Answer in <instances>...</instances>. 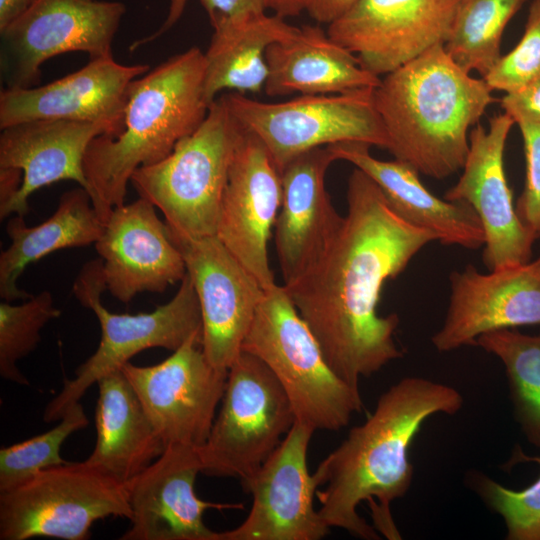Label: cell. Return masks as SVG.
Segmentation results:
<instances>
[{"label":"cell","instance_id":"6da1fadb","mask_svg":"<svg viewBox=\"0 0 540 540\" xmlns=\"http://www.w3.org/2000/svg\"><path fill=\"white\" fill-rule=\"evenodd\" d=\"M436 236L402 219L379 187L355 168L347 184V212L313 264L284 285L317 339L326 361L359 388L402 356L394 334L396 314L381 316L386 281L396 278Z\"/></svg>","mask_w":540,"mask_h":540},{"label":"cell","instance_id":"7a4b0ae2","mask_svg":"<svg viewBox=\"0 0 540 540\" xmlns=\"http://www.w3.org/2000/svg\"><path fill=\"white\" fill-rule=\"evenodd\" d=\"M463 397L454 387L422 377H405L378 399L373 413L353 427L314 474L320 486L318 513L328 527L353 536L400 539L391 503L409 490L413 466L410 445L426 419L455 414Z\"/></svg>","mask_w":540,"mask_h":540},{"label":"cell","instance_id":"3957f363","mask_svg":"<svg viewBox=\"0 0 540 540\" xmlns=\"http://www.w3.org/2000/svg\"><path fill=\"white\" fill-rule=\"evenodd\" d=\"M483 78L458 66L444 45L381 78L373 101L387 150L419 174L444 179L462 170L469 132L496 101Z\"/></svg>","mask_w":540,"mask_h":540},{"label":"cell","instance_id":"277c9868","mask_svg":"<svg viewBox=\"0 0 540 540\" xmlns=\"http://www.w3.org/2000/svg\"><path fill=\"white\" fill-rule=\"evenodd\" d=\"M205 56L198 47L176 54L129 86L123 128L100 134L87 147L83 170L103 223L124 204L133 172L166 158L204 121Z\"/></svg>","mask_w":540,"mask_h":540},{"label":"cell","instance_id":"5b68a950","mask_svg":"<svg viewBox=\"0 0 540 540\" xmlns=\"http://www.w3.org/2000/svg\"><path fill=\"white\" fill-rule=\"evenodd\" d=\"M242 350L271 370L296 421L314 430L337 431L361 411L359 388L349 385L329 366L284 285L275 283L265 289Z\"/></svg>","mask_w":540,"mask_h":540},{"label":"cell","instance_id":"8992f818","mask_svg":"<svg viewBox=\"0 0 540 540\" xmlns=\"http://www.w3.org/2000/svg\"><path fill=\"white\" fill-rule=\"evenodd\" d=\"M243 127L224 94L209 106L201 125L161 161L142 166L130 182L158 208L165 223L189 237L216 235L229 169Z\"/></svg>","mask_w":540,"mask_h":540},{"label":"cell","instance_id":"52a82bcc","mask_svg":"<svg viewBox=\"0 0 540 540\" xmlns=\"http://www.w3.org/2000/svg\"><path fill=\"white\" fill-rule=\"evenodd\" d=\"M106 290L102 259L85 263L73 284L79 303L96 315L101 337L96 351L65 379L61 391L46 405L43 420L59 421L68 408L80 401L87 390L103 376L121 369L136 354L160 347L175 351L190 337L202 334L199 300L188 274L175 296L152 312L118 314L101 302Z\"/></svg>","mask_w":540,"mask_h":540},{"label":"cell","instance_id":"ba28073f","mask_svg":"<svg viewBox=\"0 0 540 540\" xmlns=\"http://www.w3.org/2000/svg\"><path fill=\"white\" fill-rule=\"evenodd\" d=\"M131 516L127 483L82 462L44 469L0 492V539L86 540L93 524Z\"/></svg>","mask_w":540,"mask_h":540},{"label":"cell","instance_id":"9c48e42d","mask_svg":"<svg viewBox=\"0 0 540 540\" xmlns=\"http://www.w3.org/2000/svg\"><path fill=\"white\" fill-rule=\"evenodd\" d=\"M296 418L271 370L241 350L228 369L224 393L206 442L198 447L202 473L251 477L279 446Z\"/></svg>","mask_w":540,"mask_h":540},{"label":"cell","instance_id":"30bf717a","mask_svg":"<svg viewBox=\"0 0 540 540\" xmlns=\"http://www.w3.org/2000/svg\"><path fill=\"white\" fill-rule=\"evenodd\" d=\"M373 90L301 95L282 102L258 101L238 92L223 94L236 120L263 143L281 172L296 156L340 142H363L387 150Z\"/></svg>","mask_w":540,"mask_h":540},{"label":"cell","instance_id":"8fae6325","mask_svg":"<svg viewBox=\"0 0 540 540\" xmlns=\"http://www.w3.org/2000/svg\"><path fill=\"white\" fill-rule=\"evenodd\" d=\"M125 4L104 0H37L0 31V76L4 88L39 85L41 65L52 57L85 52L112 56V42Z\"/></svg>","mask_w":540,"mask_h":540},{"label":"cell","instance_id":"7c38bea8","mask_svg":"<svg viewBox=\"0 0 540 540\" xmlns=\"http://www.w3.org/2000/svg\"><path fill=\"white\" fill-rule=\"evenodd\" d=\"M121 371L135 390L165 447H201L212 428L228 371L216 369L202 350V334L190 337L162 362Z\"/></svg>","mask_w":540,"mask_h":540},{"label":"cell","instance_id":"4fadbf2b","mask_svg":"<svg viewBox=\"0 0 540 540\" xmlns=\"http://www.w3.org/2000/svg\"><path fill=\"white\" fill-rule=\"evenodd\" d=\"M314 429L295 421L261 467L241 482L252 505L236 528L217 532L216 540H319L330 531L314 509L320 487L307 467Z\"/></svg>","mask_w":540,"mask_h":540},{"label":"cell","instance_id":"5bb4252c","mask_svg":"<svg viewBox=\"0 0 540 540\" xmlns=\"http://www.w3.org/2000/svg\"><path fill=\"white\" fill-rule=\"evenodd\" d=\"M167 228L199 300L202 350L216 369L228 371L242 350L265 288L216 235L189 237Z\"/></svg>","mask_w":540,"mask_h":540},{"label":"cell","instance_id":"9a60e30c","mask_svg":"<svg viewBox=\"0 0 540 540\" xmlns=\"http://www.w3.org/2000/svg\"><path fill=\"white\" fill-rule=\"evenodd\" d=\"M459 0H357L327 34L381 77L447 41Z\"/></svg>","mask_w":540,"mask_h":540},{"label":"cell","instance_id":"2e32d148","mask_svg":"<svg viewBox=\"0 0 540 540\" xmlns=\"http://www.w3.org/2000/svg\"><path fill=\"white\" fill-rule=\"evenodd\" d=\"M513 119L506 113L476 124L469 133V151L457 183L446 200L469 205L482 224L483 263L495 270L530 261L536 240L517 215L508 186L504 151Z\"/></svg>","mask_w":540,"mask_h":540},{"label":"cell","instance_id":"e0dca14e","mask_svg":"<svg viewBox=\"0 0 540 540\" xmlns=\"http://www.w3.org/2000/svg\"><path fill=\"white\" fill-rule=\"evenodd\" d=\"M281 202L279 169L263 143L243 128L229 169L216 236L265 289L275 284L268 241Z\"/></svg>","mask_w":540,"mask_h":540},{"label":"cell","instance_id":"ac0fdd59","mask_svg":"<svg viewBox=\"0 0 540 540\" xmlns=\"http://www.w3.org/2000/svg\"><path fill=\"white\" fill-rule=\"evenodd\" d=\"M450 286L444 322L432 336L439 352L475 345L488 332L540 325V255L488 273L468 265L452 272Z\"/></svg>","mask_w":540,"mask_h":540},{"label":"cell","instance_id":"d6986e66","mask_svg":"<svg viewBox=\"0 0 540 540\" xmlns=\"http://www.w3.org/2000/svg\"><path fill=\"white\" fill-rule=\"evenodd\" d=\"M202 473L198 447L167 445L159 457L127 482L131 516L121 540H216L203 520L207 509H240L242 504L200 499L194 490Z\"/></svg>","mask_w":540,"mask_h":540},{"label":"cell","instance_id":"ffe728a7","mask_svg":"<svg viewBox=\"0 0 540 540\" xmlns=\"http://www.w3.org/2000/svg\"><path fill=\"white\" fill-rule=\"evenodd\" d=\"M149 70L147 64L123 65L106 57L90 59L78 71L43 86L2 88L0 129L32 120H68L105 123L117 135L129 86Z\"/></svg>","mask_w":540,"mask_h":540},{"label":"cell","instance_id":"44dd1931","mask_svg":"<svg viewBox=\"0 0 540 540\" xmlns=\"http://www.w3.org/2000/svg\"><path fill=\"white\" fill-rule=\"evenodd\" d=\"M155 208L142 197L113 208L95 243L106 290L124 304L142 292L162 293L187 274L183 256Z\"/></svg>","mask_w":540,"mask_h":540},{"label":"cell","instance_id":"7402d4cb","mask_svg":"<svg viewBox=\"0 0 540 540\" xmlns=\"http://www.w3.org/2000/svg\"><path fill=\"white\" fill-rule=\"evenodd\" d=\"M334 161L329 146L318 147L296 156L280 172L282 202L274 241L283 285L294 282L313 264L343 220L325 184Z\"/></svg>","mask_w":540,"mask_h":540},{"label":"cell","instance_id":"603a6c76","mask_svg":"<svg viewBox=\"0 0 540 540\" xmlns=\"http://www.w3.org/2000/svg\"><path fill=\"white\" fill-rule=\"evenodd\" d=\"M100 134L115 135L105 123L68 120H32L0 129V168L23 173L16 196L0 209V218L25 216L28 199L42 187L72 180L89 193L83 170L90 142Z\"/></svg>","mask_w":540,"mask_h":540},{"label":"cell","instance_id":"cb8c5ba5","mask_svg":"<svg viewBox=\"0 0 540 540\" xmlns=\"http://www.w3.org/2000/svg\"><path fill=\"white\" fill-rule=\"evenodd\" d=\"M336 160L351 163L379 187L391 208L408 223L433 233L444 245L475 250L483 247L485 233L474 210L432 194L407 163L379 160L371 145L347 141L329 145Z\"/></svg>","mask_w":540,"mask_h":540},{"label":"cell","instance_id":"d4e9b609","mask_svg":"<svg viewBox=\"0 0 540 540\" xmlns=\"http://www.w3.org/2000/svg\"><path fill=\"white\" fill-rule=\"evenodd\" d=\"M266 64L264 91L270 97L347 93L374 89L381 81L319 26L299 27L292 38L270 45Z\"/></svg>","mask_w":540,"mask_h":540},{"label":"cell","instance_id":"484cf974","mask_svg":"<svg viewBox=\"0 0 540 540\" xmlns=\"http://www.w3.org/2000/svg\"><path fill=\"white\" fill-rule=\"evenodd\" d=\"M96 384V443L86 461L127 483L159 457L165 445L121 369Z\"/></svg>","mask_w":540,"mask_h":540},{"label":"cell","instance_id":"4316f807","mask_svg":"<svg viewBox=\"0 0 540 540\" xmlns=\"http://www.w3.org/2000/svg\"><path fill=\"white\" fill-rule=\"evenodd\" d=\"M103 228L90 194L81 186L64 192L55 212L36 226H27L24 216L13 215L6 224L11 243L0 254L1 298L8 302L31 298L17 286L29 264L57 250L95 244Z\"/></svg>","mask_w":540,"mask_h":540},{"label":"cell","instance_id":"83f0119b","mask_svg":"<svg viewBox=\"0 0 540 540\" xmlns=\"http://www.w3.org/2000/svg\"><path fill=\"white\" fill-rule=\"evenodd\" d=\"M213 30L204 52V96L209 106L225 90L241 94L264 90L268 47L292 38L299 27L263 13L219 23Z\"/></svg>","mask_w":540,"mask_h":540},{"label":"cell","instance_id":"f1b7e54d","mask_svg":"<svg viewBox=\"0 0 540 540\" xmlns=\"http://www.w3.org/2000/svg\"><path fill=\"white\" fill-rule=\"evenodd\" d=\"M526 0H459L444 48L463 70L482 78L501 58L504 30Z\"/></svg>","mask_w":540,"mask_h":540},{"label":"cell","instance_id":"f546056e","mask_svg":"<svg viewBox=\"0 0 540 540\" xmlns=\"http://www.w3.org/2000/svg\"><path fill=\"white\" fill-rule=\"evenodd\" d=\"M475 345L505 366L515 418L527 440L540 447V334L496 330L479 336Z\"/></svg>","mask_w":540,"mask_h":540},{"label":"cell","instance_id":"4dcf8cb0","mask_svg":"<svg viewBox=\"0 0 540 540\" xmlns=\"http://www.w3.org/2000/svg\"><path fill=\"white\" fill-rule=\"evenodd\" d=\"M89 419L82 404L71 405L53 428L0 449V492L10 490L40 471L66 461L60 451L73 433L87 427Z\"/></svg>","mask_w":540,"mask_h":540},{"label":"cell","instance_id":"1f68e13d","mask_svg":"<svg viewBox=\"0 0 540 540\" xmlns=\"http://www.w3.org/2000/svg\"><path fill=\"white\" fill-rule=\"evenodd\" d=\"M60 315L53 295L47 290L19 305L5 300L0 303V375L3 379L19 385L30 384L17 362L37 347L41 330Z\"/></svg>","mask_w":540,"mask_h":540},{"label":"cell","instance_id":"d6a6232c","mask_svg":"<svg viewBox=\"0 0 540 540\" xmlns=\"http://www.w3.org/2000/svg\"><path fill=\"white\" fill-rule=\"evenodd\" d=\"M519 462H535L540 466V457L528 456L517 449L508 464ZM473 483L483 501L503 518L507 539L540 540V476L522 490L509 489L481 474Z\"/></svg>","mask_w":540,"mask_h":540},{"label":"cell","instance_id":"836d02e7","mask_svg":"<svg viewBox=\"0 0 540 540\" xmlns=\"http://www.w3.org/2000/svg\"><path fill=\"white\" fill-rule=\"evenodd\" d=\"M540 74V0L529 6L524 32L517 45L502 55L483 79L492 91L520 90Z\"/></svg>","mask_w":540,"mask_h":540},{"label":"cell","instance_id":"e575fe53","mask_svg":"<svg viewBox=\"0 0 540 540\" xmlns=\"http://www.w3.org/2000/svg\"><path fill=\"white\" fill-rule=\"evenodd\" d=\"M520 129L526 160L524 189L515 209L535 239L540 238V123H522Z\"/></svg>","mask_w":540,"mask_h":540},{"label":"cell","instance_id":"d590c367","mask_svg":"<svg viewBox=\"0 0 540 540\" xmlns=\"http://www.w3.org/2000/svg\"><path fill=\"white\" fill-rule=\"evenodd\" d=\"M500 104L517 125L540 123V74L520 90L505 94Z\"/></svg>","mask_w":540,"mask_h":540},{"label":"cell","instance_id":"8d00e7d4","mask_svg":"<svg viewBox=\"0 0 540 540\" xmlns=\"http://www.w3.org/2000/svg\"><path fill=\"white\" fill-rule=\"evenodd\" d=\"M212 27L219 23L244 19L265 13L264 0H199Z\"/></svg>","mask_w":540,"mask_h":540},{"label":"cell","instance_id":"74e56055","mask_svg":"<svg viewBox=\"0 0 540 540\" xmlns=\"http://www.w3.org/2000/svg\"><path fill=\"white\" fill-rule=\"evenodd\" d=\"M357 0H308L306 11L319 23L330 24Z\"/></svg>","mask_w":540,"mask_h":540},{"label":"cell","instance_id":"f35d334b","mask_svg":"<svg viewBox=\"0 0 540 540\" xmlns=\"http://www.w3.org/2000/svg\"><path fill=\"white\" fill-rule=\"evenodd\" d=\"M187 2L188 0H170L168 15L165 21L163 22V24L160 26V28L154 33H152L151 35L145 36L142 39H139L135 41L133 44H131L129 48L130 51H134L140 46H143L145 44H148L156 40L165 32H167L169 29H171L182 16Z\"/></svg>","mask_w":540,"mask_h":540},{"label":"cell","instance_id":"ab89813d","mask_svg":"<svg viewBox=\"0 0 540 540\" xmlns=\"http://www.w3.org/2000/svg\"><path fill=\"white\" fill-rule=\"evenodd\" d=\"M23 173L18 169L0 168V209L5 207L19 192Z\"/></svg>","mask_w":540,"mask_h":540},{"label":"cell","instance_id":"60d3db41","mask_svg":"<svg viewBox=\"0 0 540 540\" xmlns=\"http://www.w3.org/2000/svg\"><path fill=\"white\" fill-rule=\"evenodd\" d=\"M37 0H0V31L22 16Z\"/></svg>","mask_w":540,"mask_h":540},{"label":"cell","instance_id":"b9f144b4","mask_svg":"<svg viewBox=\"0 0 540 540\" xmlns=\"http://www.w3.org/2000/svg\"><path fill=\"white\" fill-rule=\"evenodd\" d=\"M307 3L308 0H264L266 9H271L281 18L299 15L306 10Z\"/></svg>","mask_w":540,"mask_h":540}]
</instances>
